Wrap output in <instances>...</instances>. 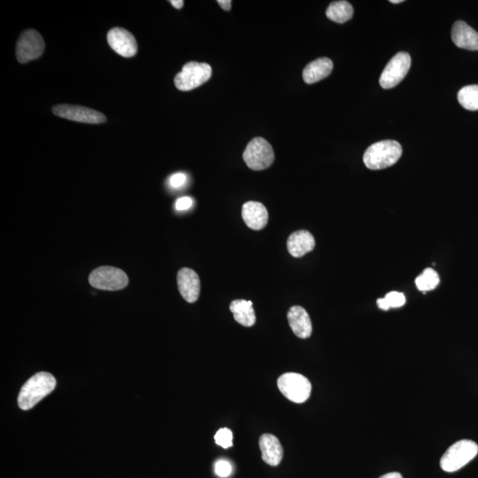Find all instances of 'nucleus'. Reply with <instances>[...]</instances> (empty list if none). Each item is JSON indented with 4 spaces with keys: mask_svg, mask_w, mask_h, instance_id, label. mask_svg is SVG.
<instances>
[{
    "mask_svg": "<svg viewBox=\"0 0 478 478\" xmlns=\"http://www.w3.org/2000/svg\"><path fill=\"white\" fill-rule=\"evenodd\" d=\"M56 387V380L53 375L40 372L30 377L23 384L18 397L19 407L23 410H30Z\"/></svg>",
    "mask_w": 478,
    "mask_h": 478,
    "instance_id": "1",
    "label": "nucleus"
},
{
    "mask_svg": "<svg viewBox=\"0 0 478 478\" xmlns=\"http://www.w3.org/2000/svg\"><path fill=\"white\" fill-rule=\"evenodd\" d=\"M401 156L400 143L395 140H384L367 148L363 156V163L370 170H380L397 163Z\"/></svg>",
    "mask_w": 478,
    "mask_h": 478,
    "instance_id": "2",
    "label": "nucleus"
},
{
    "mask_svg": "<svg viewBox=\"0 0 478 478\" xmlns=\"http://www.w3.org/2000/svg\"><path fill=\"white\" fill-rule=\"evenodd\" d=\"M478 453V446L472 440L463 439L453 444L444 453L440 467L446 472H455L470 463Z\"/></svg>",
    "mask_w": 478,
    "mask_h": 478,
    "instance_id": "3",
    "label": "nucleus"
},
{
    "mask_svg": "<svg viewBox=\"0 0 478 478\" xmlns=\"http://www.w3.org/2000/svg\"><path fill=\"white\" fill-rule=\"evenodd\" d=\"M278 389L284 396L294 403H304L310 397L312 385L303 375L285 373L278 378Z\"/></svg>",
    "mask_w": 478,
    "mask_h": 478,
    "instance_id": "4",
    "label": "nucleus"
},
{
    "mask_svg": "<svg viewBox=\"0 0 478 478\" xmlns=\"http://www.w3.org/2000/svg\"><path fill=\"white\" fill-rule=\"evenodd\" d=\"M243 159L253 170H264L273 164L275 154L272 146L263 137H256L247 144Z\"/></svg>",
    "mask_w": 478,
    "mask_h": 478,
    "instance_id": "5",
    "label": "nucleus"
},
{
    "mask_svg": "<svg viewBox=\"0 0 478 478\" xmlns=\"http://www.w3.org/2000/svg\"><path fill=\"white\" fill-rule=\"evenodd\" d=\"M211 77L210 65L191 61L185 64L183 70L175 77V84L180 91H191L204 84Z\"/></svg>",
    "mask_w": 478,
    "mask_h": 478,
    "instance_id": "6",
    "label": "nucleus"
},
{
    "mask_svg": "<svg viewBox=\"0 0 478 478\" xmlns=\"http://www.w3.org/2000/svg\"><path fill=\"white\" fill-rule=\"evenodd\" d=\"M89 282L92 287L104 291H119L129 284V278L125 271L115 267H99L89 275Z\"/></svg>",
    "mask_w": 478,
    "mask_h": 478,
    "instance_id": "7",
    "label": "nucleus"
},
{
    "mask_svg": "<svg viewBox=\"0 0 478 478\" xmlns=\"http://www.w3.org/2000/svg\"><path fill=\"white\" fill-rule=\"evenodd\" d=\"M410 67V55L403 51L395 55L382 72L379 79L381 87L391 89L397 86L408 75Z\"/></svg>",
    "mask_w": 478,
    "mask_h": 478,
    "instance_id": "8",
    "label": "nucleus"
},
{
    "mask_svg": "<svg viewBox=\"0 0 478 478\" xmlns=\"http://www.w3.org/2000/svg\"><path fill=\"white\" fill-rule=\"evenodd\" d=\"M44 42L37 30H29L20 36L16 44V58L20 63L36 60L44 53Z\"/></svg>",
    "mask_w": 478,
    "mask_h": 478,
    "instance_id": "9",
    "label": "nucleus"
},
{
    "mask_svg": "<svg viewBox=\"0 0 478 478\" xmlns=\"http://www.w3.org/2000/svg\"><path fill=\"white\" fill-rule=\"evenodd\" d=\"M53 113L61 118L91 125H99L106 121V116L101 112L80 106L57 105L54 106Z\"/></svg>",
    "mask_w": 478,
    "mask_h": 478,
    "instance_id": "10",
    "label": "nucleus"
},
{
    "mask_svg": "<svg viewBox=\"0 0 478 478\" xmlns=\"http://www.w3.org/2000/svg\"><path fill=\"white\" fill-rule=\"evenodd\" d=\"M108 42L110 47L122 57L130 58L137 54V44L135 37L122 27H113L110 30Z\"/></svg>",
    "mask_w": 478,
    "mask_h": 478,
    "instance_id": "11",
    "label": "nucleus"
},
{
    "mask_svg": "<svg viewBox=\"0 0 478 478\" xmlns=\"http://www.w3.org/2000/svg\"><path fill=\"white\" fill-rule=\"evenodd\" d=\"M179 291L189 303L198 301L201 294V280L198 274L191 268H184L177 274Z\"/></svg>",
    "mask_w": 478,
    "mask_h": 478,
    "instance_id": "12",
    "label": "nucleus"
},
{
    "mask_svg": "<svg viewBox=\"0 0 478 478\" xmlns=\"http://www.w3.org/2000/svg\"><path fill=\"white\" fill-rule=\"evenodd\" d=\"M287 318L292 332L298 338L305 339L312 335L313 327L310 316L306 309L294 306L288 311Z\"/></svg>",
    "mask_w": 478,
    "mask_h": 478,
    "instance_id": "13",
    "label": "nucleus"
},
{
    "mask_svg": "<svg viewBox=\"0 0 478 478\" xmlns=\"http://www.w3.org/2000/svg\"><path fill=\"white\" fill-rule=\"evenodd\" d=\"M242 218L250 229L260 230L268 225V213L263 203L249 201L243 205Z\"/></svg>",
    "mask_w": 478,
    "mask_h": 478,
    "instance_id": "14",
    "label": "nucleus"
},
{
    "mask_svg": "<svg viewBox=\"0 0 478 478\" xmlns=\"http://www.w3.org/2000/svg\"><path fill=\"white\" fill-rule=\"evenodd\" d=\"M261 458L268 465L276 467L279 465L284 456V449L279 440L272 434H263L259 440Z\"/></svg>",
    "mask_w": 478,
    "mask_h": 478,
    "instance_id": "15",
    "label": "nucleus"
},
{
    "mask_svg": "<svg viewBox=\"0 0 478 478\" xmlns=\"http://www.w3.org/2000/svg\"><path fill=\"white\" fill-rule=\"evenodd\" d=\"M452 40L457 47L470 51L478 50V33L463 20H457L453 24Z\"/></svg>",
    "mask_w": 478,
    "mask_h": 478,
    "instance_id": "16",
    "label": "nucleus"
},
{
    "mask_svg": "<svg viewBox=\"0 0 478 478\" xmlns=\"http://www.w3.org/2000/svg\"><path fill=\"white\" fill-rule=\"evenodd\" d=\"M315 246V240L308 230H298L291 234L287 240V249L291 256L300 258L310 253Z\"/></svg>",
    "mask_w": 478,
    "mask_h": 478,
    "instance_id": "17",
    "label": "nucleus"
},
{
    "mask_svg": "<svg viewBox=\"0 0 478 478\" xmlns=\"http://www.w3.org/2000/svg\"><path fill=\"white\" fill-rule=\"evenodd\" d=\"M333 70V63L329 58H320L309 63L303 70V79L306 84H315L328 77Z\"/></svg>",
    "mask_w": 478,
    "mask_h": 478,
    "instance_id": "18",
    "label": "nucleus"
},
{
    "mask_svg": "<svg viewBox=\"0 0 478 478\" xmlns=\"http://www.w3.org/2000/svg\"><path fill=\"white\" fill-rule=\"evenodd\" d=\"M234 319L237 322L245 327L256 325V316L253 308V302L245 300L233 301L229 306Z\"/></svg>",
    "mask_w": 478,
    "mask_h": 478,
    "instance_id": "19",
    "label": "nucleus"
},
{
    "mask_svg": "<svg viewBox=\"0 0 478 478\" xmlns=\"http://www.w3.org/2000/svg\"><path fill=\"white\" fill-rule=\"evenodd\" d=\"M326 15L329 20L338 23L348 22L353 15V8L349 2H332L326 10Z\"/></svg>",
    "mask_w": 478,
    "mask_h": 478,
    "instance_id": "20",
    "label": "nucleus"
},
{
    "mask_svg": "<svg viewBox=\"0 0 478 478\" xmlns=\"http://www.w3.org/2000/svg\"><path fill=\"white\" fill-rule=\"evenodd\" d=\"M458 101L463 108L470 111L478 110V84L467 85L460 89Z\"/></svg>",
    "mask_w": 478,
    "mask_h": 478,
    "instance_id": "21",
    "label": "nucleus"
},
{
    "mask_svg": "<svg viewBox=\"0 0 478 478\" xmlns=\"http://www.w3.org/2000/svg\"><path fill=\"white\" fill-rule=\"evenodd\" d=\"M439 283V274L431 268H426L424 272L415 279L418 290L424 292L434 290Z\"/></svg>",
    "mask_w": 478,
    "mask_h": 478,
    "instance_id": "22",
    "label": "nucleus"
},
{
    "mask_svg": "<svg viewBox=\"0 0 478 478\" xmlns=\"http://www.w3.org/2000/svg\"><path fill=\"white\" fill-rule=\"evenodd\" d=\"M377 303L382 310L386 311L390 308L403 307L405 303V297L401 292L391 291L384 298H378Z\"/></svg>",
    "mask_w": 478,
    "mask_h": 478,
    "instance_id": "23",
    "label": "nucleus"
},
{
    "mask_svg": "<svg viewBox=\"0 0 478 478\" xmlns=\"http://www.w3.org/2000/svg\"><path fill=\"white\" fill-rule=\"evenodd\" d=\"M232 440V432L227 428L220 429L215 436V443L225 449L233 446Z\"/></svg>",
    "mask_w": 478,
    "mask_h": 478,
    "instance_id": "24",
    "label": "nucleus"
},
{
    "mask_svg": "<svg viewBox=\"0 0 478 478\" xmlns=\"http://www.w3.org/2000/svg\"><path fill=\"white\" fill-rule=\"evenodd\" d=\"M215 471L220 477H228L232 472V464L227 460H220L215 464Z\"/></svg>",
    "mask_w": 478,
    "mask_h": 478,
    "instance_id": "25",
    "label": "nucleus"
},
{
    "mask_svg": "<svg viewBox=\"0 0 478 478\" xmlns=\"http://www.w3.org/2000/svg\"><path fill=\"white\" fill-rule=\"evenodd\" d=\"M187 177L184 173H177L172 175L170 177V184L171 187L179 188L183 187L187 183Z\"/></svg>",
    "mask_w": 478,
    "mask_h": 478,
    "instance_id": "26",
    "label": "nucleus"
},
{
    "mask_svg": "<svg viewBox=\"0 0 478 478\" xmlns=\"http://www.w3.org/2000/svg\"><path fill=\"white\" fill-rule=\"evenodd\" d=\"M192 204H194V201L190 197H183L178 199L175 201V209L177 211H185L188 210L189 208H191Z\"/></svg>",
    "mask_w": 478,
    "mask_h": 478,
    "instance_id": "27",
    "label": "nucleus"
},
{
    "mask_svg": "<svg viewBox=\"0 0 478 478\" xmlns=\"http://www.w3.org/2000/svg\"><path fill=\"white\" fill-rule=\"evenodd\" d=\"M218 3L226 11H229L232 9V1L230 0H218Z\"/></svg>",
    "mask_w": 478,
    "mask_h": 478,
    "instance_id": "28",
    "label": "nucleus"
},
{
    "mask_svg": "<svg viewBox=\"0 0 478 478\" xmlns=\"http://www.w3.org/2000/svg\"><path fill=\"white\" fill-rule=\"evenodd\" d=\"M172 4V6H174V8L177 9H181L183 8L184 2L183 0H172V1H170Z\"/></svg>",
    "mask_w": 478,
    "mask_h": 478,
    "instance_id": "29",
    "label": "nucleus"
},
{
    "mask_svg": "<svg viewBox=\"0 0 478 478\" xmlns=\"http://www.w3.org/2000/svg\"><path fill=\"white\" fill-rule=\"evenodd\" d=\"M379 478H403V477L401 476V473L391 472L385 474Z\"/></svg>",
    "mask_w": 478,
    "mask_h": 478,
    "instance_id": "30",
    "label": "nucleus"
},
{
    "mask_svg": "<svg viewBox=\"0 0 478 478\" xmlns=\"http://www.w3.org/2000/svg\"><path fill=\"white\" fill-rule=\"evenodd\" d=\"M402 2H404L403 0H390V3H393V4H398V3Z\"/></svg>",
    "mask_w": 478,
    "mask_h": 478,
    "instance_id": "31",
    "label": "nucleus"
}]
</instances>
